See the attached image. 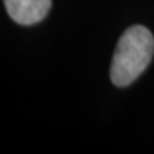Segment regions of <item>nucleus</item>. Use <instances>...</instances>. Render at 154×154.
I'll list each match as a JSON object with an SVG mask.
<instances>
[{
    "mask_svg": "<svg viewBox=\"0 0 154 154\" xmlns=\"http://www.w3.org/2000/svg\"><path fill=\"white\" fill-rule=\"evenodd\" d=\"M154 54V37L144 26L128 27L120 37L111 61V82L119 87L131 84L147 69Z\"/></svg>",
    "mask_w": 154,
    "mask_h": 154,
    "instance_id": "nucleus-1",
    "label": "nucleus"
},
{
    "mask_svg": "<svg viewBox=\"0 0 154 154\" xmlns=\"http://www.w3.org/2000/svg\"><path fill=\"white\" fill-rule=\"evenodd\" d=\"M6 10L19 24L32 26L42 22L47 16L51 0H3Z\"/></svg>",
    "mask_w": 154,
    "mask_h": 154,
    "instance_id": "nucleus-2",
    "label": "nucleus"
}]
</instances>
